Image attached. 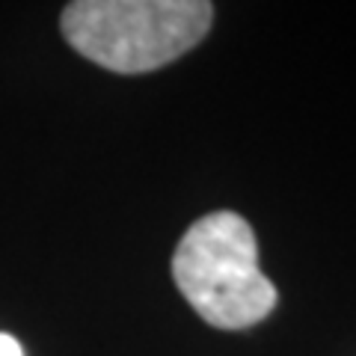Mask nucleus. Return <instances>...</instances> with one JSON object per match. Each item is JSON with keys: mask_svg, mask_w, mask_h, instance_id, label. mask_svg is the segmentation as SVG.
<instances>
[{"mask_svg": "<svg viewBox=\"0 0 356 356\" xmlns=\"http://www.w3.org/2000/svg\"><path fill=\"white\" fill-rule=\"evenodd\" d=\"M214 24L205 0H77L60 15L65 42L116 74H143L193 51Z\"/></svg>", "mask_w": 356, "mask_h": 356, "instance_id": "nucleus-1", "label": "nucleus"}, {"mask_svg": "<svg viewBox=\"0 0 356 356\" xmlns=\"http://www.w3.org/2000/svg\"><path fill=\"white\" fill-rule=\"evenodd\" d=\"M172 280L205 324L243 330L276 309V285L259 267V241L235 211H214L187 226L172 252Z\"/></svg>", "mask_w": 356, "mask_h": 356, "instance_id": "nucleus-2", "label": "nucleus"}, {"mask_svg": "<svg viewBox=\"0 0 356 356\" xmlns=\"http://www.w3.org/2000/svg\"><path fill=\"white\" fill-rule=\"evenodd\" d=\"M0 356H24V350H21L18 339L6 336V332H0Z\"/></svg>", "mask_w": 356, "mask_h": 356, "instance_id": "nucleus-3", "label": "nucleus"}]
</instances>
